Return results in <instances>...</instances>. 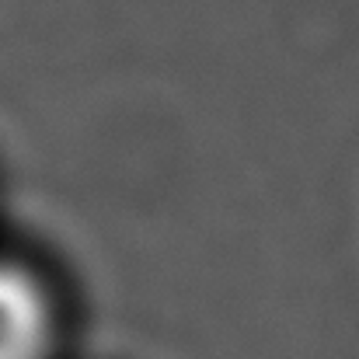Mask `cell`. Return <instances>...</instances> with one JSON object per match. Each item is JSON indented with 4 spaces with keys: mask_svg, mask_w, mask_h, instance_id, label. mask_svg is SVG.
Returning a JSON list of instances; mask_svg holds the SVG:
<instances>
[{
    "mask_svg": "<svg viewBox=\"0 0 359 359\" xmlns=\"http://www.w3.org/2000/svg\"><path fill=\"white\" fill-rule=\"evenodd\" d=\"M67 328L56 279L35 258L0 248V359H63Z\"/></svg>",
    "mask_w": 359,
    "mask_h": 359,
    "instance_id": "obj_1",
    "label": "cell"
}]
</instances>
